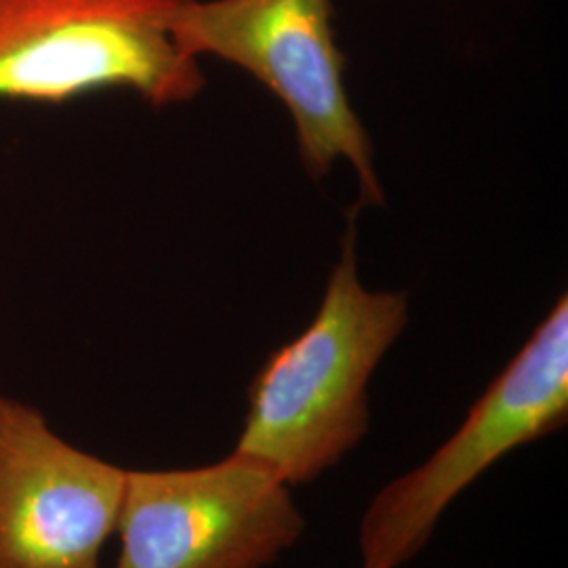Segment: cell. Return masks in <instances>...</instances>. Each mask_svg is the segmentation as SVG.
Masks as SVG:
<instances>
[{"instance_id": "6da1fadb", "label": "cell", "mask_w": 568, "mask_h": 568, "mask_svg": "<svg viewBox=\"0 0 568 568\" xmlns=\"http://www.w3.org/2000/svg\"><path fill=\"white\" fill-rule=\"evenodd\" d=\"M406 323L405 293L371 291L361 281L349 220L312 323L270 354L248 387L234 453L291 488L337 466L368 432V382Z\"/></svg>"}, {"instance_id": "7a4b0ae2", "label": "cell", "mask_w": 568, "mask_h": 568, "mask_svg": "<svg viewBox=\"0 0 568 568\" xmlns=\"http://www.w3.org/2000/svg\"><path fill=\"white\" fill-rule=\"evenodd\" d=\"M182 0H0V102H74L126 89L154 108L194 100L201 63L175 41Z\"/></svg>"}, {"instance_id": "3957f363", "label": "cell", "mask_w": 568, "mask_h": 568, "mask_svg": "<svg viewBox=\"0 0 568 568\" xmlns=\"http://www.w3.org/2000/svg\"><path fill=\"white\" fill-rule=\"evenodd\" d=\"M173 34L190 58L213 55L264 82L295 122L314 178L347 161L361 201L384 203L373 145L347 98L331 0H182Z\"/></svg>"}, {"instance_id": "277c9868", "label": "cell", "mask_w": 568, "mask_h": 568, "mask_svg": "<svg viewBox=\"0 0 568 568\" xmlns=\"http://www.w3.org/2000/svg\"><path fill=\"white\" fill-rule=\"evenodd\" d=\"M567 419L568 300L562 295L447 443L373 497L358 527L361 568L403 567L488 467L567 426Z\"/></svg>"}, {"instance_id": "5b68a950", "label": "cell", "mask_w": 568, "mask_h": 568, "mask_svg": "<svg viewBox=\"0 0 568 568\" xmlns=\"http://www.w3.org/2000/svg\"><path fill=\"white\" fill-rule=\"evenodd\" d=\"M304 530L291 487L234 450L211 466L126 469L112 568H265Z\"/></svg>"}, {"instance_id": "8992f818", "label": "cell", "mask_w": 568, "mask_h": 568, "mask_svg": "<svg viewBox=\"0 0 568 568\" xmlns=\"http://www.w3.org/2000/svg\"><path fill=\"white\" fill-rule=\"evenodd\" d=\"M126 469L63 440L0 394V568H102Z\"/></svg>"}]
</instances>
